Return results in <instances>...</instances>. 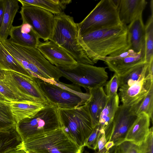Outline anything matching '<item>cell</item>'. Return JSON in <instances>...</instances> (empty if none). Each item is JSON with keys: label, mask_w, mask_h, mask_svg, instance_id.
Wrapping results in <instances>:
<instances>
[{"label": "cell", "mask_w": 153, "mask_h": 153, "mask_svg": "<svg viewBox=\"0 0 153 153\" xmlns=\"http://www.w3.org/2000/svg\"><path fill=\"white\" fill-rule=\"evenodd\" d=\"M148 65L146 63L139 66L119 77V87H128L137 82L146 70Z\"/></svg>", "instance_id": "obj_28"}, {"label": "cell", "mask_w": 153, "mask_h": 153, "mask_svg": "<svg viewBox=\"0 0 153 153\" xmlns=\"http://www.w3.org/2000/svg\"><path fill=\"white\" fill-rule=\"evenodd\" d=\"M110 153H122L118 146H115L111 149Z\"/></svg>", "instance_id": "obj_39"}, {"label": "cell", "mask_w": 153, "mask_h": 153, "mask_svg": "<svg viewBox=\"0 0 153 153\" xmlns=\"http://www.w3.org/2000/svg\"><path fill=\"white\" fill-rule=\"evenodd\" d=\"M150 120L146 114H140L128 131L124 140L130 141L137 145L144 141L149 132Z\"/></svg>", "instance_id": "obj_21"}, {"label": "cell", "mask_w": 153, "mask_h": 153, "mask_svg": "<svg viewBox=\"0 0 153 153\" xmlns=\"http://www.w3.org/2000/svg\"><path fill=\"white\" fill-rule=\"evenodd\" d=\"M79 42L94 63L102 58L117 56L129 49L127 25L123 24L82 35L80 32Z\"/></svg>", "instance_id": "obj_1"}, {"label": "cell", "mask_w": 153, "mask_h": 153, "mask_svg": "<svg viewBox=\"0 0 153 153\" xmlns=\"http://www.w3.org/2000/svg\"><path fill=\"white\" fill-rule=\"evenodd\" d=\"M1 42L8 53L33 77L48 82L59 81L62 77L59 68L51 64L36 48L19 45L8 39Z\"/></svg>", "instance_id": "obj_2"}, {"label": "cell", "mask_w": 153, "mask_h": 153, "mask_svg": "<svg viewBox=\"0 0 153 153\" xmlns=\"http://www.w3.org/2000/svg\"><path fill=\"white\" fill-rule=\"evenodd\" d=\"M61 128L79 146L84 148L93 129L88 105L69 109L58 108Z\"/></svg>", "instance_id": "obj_4"}, {"label": "cell", "mask_w": 153, "mask_h": 153, "mask_svg": "<svg viewBox=\"0 0 153 153\" xmlns=\"http://www.w3.org/2000/svg\"><path fill=\"white\" fill-rule=\"evenodd\" d=\"M127 29L129 49L136 53L145 51V25L142 15L127 26Z\"/></svg>", "instance_id": "obj_18"}, {"label": "cell", "mask_w": 153, "mask_h": 153, "mask_svg": "<svg viewBox=\"0 0 153 153\" xmlns=\"http://www.w3.org/2000/svg\"><path fill=\"white\" fill-rule=\"evenodd\" d=\"M4 101L9 106L16 123L33 116L46 105L40 102L26 100Z\"/></svg>", "instance_id": "obj_17"}, {"label": "cell", "mask_w": 153, "mask_h": 153, "mask_svg": "<svg viewBox=\"0 0 153 153\" xmlns=\"http://www.w3.org/2000/svg\"><path fill=\"white\" fill-rule=\"evenodd\" d=\"M88 90L90 96L86 103L88 105L94 128L98 124L101 113L109 99L103 87L92 88Z\"/></svg>", "instance_id": "obj_19"}, {"label": "cell", "mask_w": 153, "mask_h": 153, "mask_svg": "<svg viewBox=\"0 0 153 153\" xmlns=\"http://www.w3.org/2000/svg\"><path fill=\"white\" fill-rule=\"evenodd\" d=\"M26 151L36 153H82L84 148L79 146L61 128L34 136L22 141Z\"/></svg>", "instance_id": "obj_5"}, {"label": "cell", "mask_w": 153, "mask_h": 153, "mask_svg": "<svg viewBox=\"0 0 153 153\" xmlns=\"http://www.w3.org/2000/svg\"><path fill=\"white\" fill-rule=\"evenodd\" d=\"M21 100H26L51 105L39 89L34 78L11 71H4L2 79Z\"/></svg>", "instance_id": "obj_9"}, {"label": "cell", "mask_w": 153, "mask_h": 153, "mask_svg": "<svg viewBox=\"0 0 153 153\" xmlns=\"http://www.w3.org/2000/svg\"><path fill=\"white\" fill-rule=\"evenodd\" d=\"M62 76L74 84L86 89L103 87L108 78L106 68L93 65L78 63L74 68L64 70L59 68Z\"/></svg>", "instance_id": "obj_8"}, {"label": "cell", "mask_w": 153, "mask_h": 153, "mask_svg": "<svg viewBox=\"0 0 153 153\" xmlns=\"http://www.w3.org/2000/svg\"><path fill=\"white\" fill-rule=\"evenodd\" d=\"M18 0H4L5 11L1 25L0 27V41L8 39L13 27L14 18L19 8Z\"/></svg>", "instance_id": "obj_22"}, {"label": "cell", "mask_w": 153, "mask_h": 153, "mask_svg": "<svg viewBox=\"0 0 153 153\" xmlns=\"http://www.w3.org/2000/svg\"><path fill=\"white\" fill-rule=\"evenodd\" d=\"M0 69L15 71L33 77L7 51L0 41Z\"/></svg>", "instance_id": "obj_26"}, {"label": "cell", "mask_w": 153, "mask_h": 153, "mask_svg": "<svg viewBox=\"0 0 153 153\" xmlns=\"http://www.w3.org/2000/svg\"><path fill=\"white\" fill-rule=\"evenodd\" d=\"M9 36V40L23 46L36 48L40 42L32 26L23 22L20 25L13 26Z\"/></svg>", "instance_id": "obj_16"}, {"label": "cell", "mask_w": 153, "mask_h": 153, "mask_svg": "<svg viewBox=\"0 0 153 153\" xmlns=\"http://www.w3.org/2000/svg\"><path fill=\"white\" fill-rule=\"evenodd\" d=\"M105 94L109 99L117 95L119 87V76L116 74L111 79L107 82L105 85Z\"/></svg>", "instance_id": "obj_32"}, {"label": "cell", "mask_w": 153, "mask_h": 153, "mask_svg": "<svg viewBox=\"0 0 153 153\" xmlns=\"http://www.w3.org/2000/svg\"><path fill=\"white\" fill-rule=\"evenodd\" d=\"M117 146L122 153H139L138 146L130 141L124 140Z\"/></svg>", "instance_id": "obj_35"}, {"label": "cell", "mask_w": 153, "mask_h": 153, "mask_svg": "<svg viewBox=\"0 0 153 153\" xmlns=\"http://www.w3.org/2000/svg\"><path fill=\"white\" fill-rule=\"evenodd\" d=\"M80 31L78 23L73 18L63 12L55 15L54 25L49 40L58 45L66 51L78 63L93 65L79 42Z\"/></svg>", "instance_id": "obj_3"}, {"label": "cell", "mask_w": 153, "mask_h": 153, "mask_svg": "<svg viewBox=\"0 0 153 153\" xmlns=\"http://www.w3.org/2000/svg\"><path fill=\"white\" fill-rule=\"evenodd\" d=\"M130 109V106L123 104L119 106L107 142L113 141L114 146H117L124 140L128 131L138 116L133 114Z\"/></svg>", "instance_id": "obj_14"}, {"label": "cell", "mask_w": 153, "mask_h": 153, "mask_svg": "<svg viewBox=\"0 0 153 153\" xmlns=\"http://www.w3.org/2000/svg\"><path fill=\"white\" fill-rule=\"evenodd\" d=\"M34 79L51 105L59 108L69 109L77 107L86 102L79 96L67 90L39 78Z\"/></svg>", "instance_id": "obj_11"}, {"label": "cell", "mask_w": 153, "mask_h": 153, "mask_svg": "<svg viewBox=\"0 0 153 153\" xmlns=\"http://www.w3.org/2000/svg\"><path fill=\"white\" fill-rule=\"evenodd\" d=\"M119 97L117 94L109 99L100 116L98 124L102 129L106 131L112 123L119 106Z\"/></svg>", "instance_id": "obj_25"}, {"label": "cell", "mask_w": 153, "mask_h": 153, "mask_svg": "<svg viewBox=\"0 0 153 153\" xmlns=\"http://www.w3.org/2000/svg\"><path fill=\"white\" fill-rule=\"evenodd\" d=\"M22 5H28L38 7L55 15L62 12L67 5L71 3V0H18Z\"/></svg>", "instance_id": "obj_24"}, {"label": "cell", "mask_w": 153, "mask_h": 153, "mask_svg": "<svg viewBox=\"0 0 153 153\" xmlns=\"http://www.w3.org/2000/svg\"><path fill=\"white\" fill-rule=\"evenodd\" d=\"M22 142L15 126L0 130V153H6L22 147Z\"/></svg>", "instance_id": "obj_23"}, {"label": "cell", "mask_w": 153, "mask_h": 153, "mask_svg": "<svg viewBox=\"0 0 153 153\" xmlns=\"http://www.w3.org/2000/svg\"><path fill=\"white\" fill-rule=\"evenodd\" d=\"M19 13L22 22L30 25L39 39L49 40L52 33L54 16L51 12L38 7L22 5Z\"/></svg>", "instance_id": "obj_10"}, {"label": "cell", "mask_w": 153, "mask_h": 153, "mask_svg": "<svg viewBox=\"0 0 153 153\" xmlns=\"http://www.w3.org/2000/svg\"><path fill=\"white\" fill-rule=\"evenodd\" d=\"M4 0H0V27H1L5 11Z\"/></svg>", "instance_id": "obj_37"}, {"label": "cell", "mask_w": 153, "mask_h": 153, "mask_svg": "<svg viewBox=\"0 0 153 153\" xmlns=\"http://www.w3.org/2000/svg\"><path fill=\"white\" fill-rule=\"evenodd\" d=\"M107 142L106 140L105 132L99 140L98 143V151H100L105 148V146Z\"/></svg>", "instance_id": "obj_36"}, {"label": "cell", "mask_w": 153, "mask_h": 153, "mask_svg": "<svg viewBox=\"0 0 153 153\" xmlns=\"http://www.w3.org/2000/svg\"><path fill=\"white\" fill-rule=\"evenodd\" d=\"M114 146L113 141H108L105 146V148L106 150H108Z\"/></svg>", "instance_id": "obj_40"}, {"label": "cell", "mask_w": 153, "mask_h": 153, "mask_svg": "<svg viewBox=\"0 0 153 153\" xmlns=\"http://www.w3.org/2000/svg\"><path fill=\"white\" fill-rule=\"evenodd\" d=\"M122 23L118 8L112 0H102L80 23H78L80 34L90 31L113 27Z\"/></svg>", "instance_id": "obj_7"}, {"label": "cell", "mask_w": 153, "mask_h": 153, "mask_svg": "<svg viewBox=\"0 0 153 153\" xmlns=\"http://www.w3.org/2000/svg\"><path fill=\"white\" fill-rule=\"evenodd\" d=\"M130 110L134 114L138 116L142 113L147 114L153 121V88L147 95L137 103L130 106Z\"/></svg>", "instance_id": "obj_27"}, {"label": "cell", "mask_w": 153, "mask_h": 153, "mask_svg": "<svg viewBox=\"0 0 153 153\" xmlns=\"http://www.w3.org/2000/svg\"><path fill=\"white\" fill-rule=\"evenodd\" d=\"M139 153H153V128H149V133L145 140L138 145Z\"/></svg>", "instance_id": "obj_34"}, {"label": "cell", "mask_w": 153, "mask_h": 153, "mask_svg": "<svg viewBox=\"0 0 153 153\" xmlns=\"http://www.w3.org/2000/svg\"><path fill=\"white\" fill-rule=\"evenodd\" d=\"M145 25V59L149 63L153 60V11Z\"/></svg>", "instance_id": "obj_29"}, {"label": "cell", "mask_w": 153, "mask_h": 153, "mask_svg": "<svg viewBox=\"0 0 153 153\" xmlns=\"http://www.w3.org/2000/svg\"><path fill=\"white\" fill-rule=\"evenodd\" d=\"M15 127L22 141L61 128L58 107L46 105L33 116L17 123Z\"/></svg>", "instance_id": "obj_6"}, {"label": "cell", "mask_w": 153, "mask_h": 153, "mask_svg": "<svg viewBox=\"0 0 153 153\" xmlns=\"http://www.w3.org/2000/svg\"><path fill=\"white\" fill-rule=\"evenodd\" d=\"M147 3L145 0H120L118 9L121 22L127 25L142 15Z\"/></svg>", "instance_id": "obj_20"}, {"label": "cell", "mask_w": 153, "mask_h": 153, "mask_svg": "<svg viewBox=\"0 0 153 153\" xmlns=\"http://www.w3.org/2000/svg\"><path fill=\"white\" fill-rule=\"evenodd\" d=\"M100 60L104 61L109 70L114 72L119 77L139 66L147 63L145 59V51L141 50L136 53L131 49L118 56H106Z\"/></svg>", "instance_id": "obj_12"}, {"label": "cell", "mask_w": 153, "mask_h": 153, "mask_svg": "<svg viewBox=\"0 0 153 153\" xmlns=\"http://www.w3.org/2000/svg\"><path fill=\"white\" fill-rule=\"evenodd\" d=\"M36 48L51 64L64 70L71 69L77 62L64 49L54 42H40Z\"/></svg>", "instance_id": "obj_15"}, {"label": "cell", "mask_w": 153, "mask_h": 153, "mask_svg": "<svg viewBox=\"0 0 153 153\" xmlns=\"http://www.w3.org/2000/svg\"><path fill=\"white\" fill-rule=\"evenodd\" d=\"M6 153H27V152L22 147L11 150Z\"/></svg>", "instance_id": "obj_38"}, {"label": "cell", "mask_w": 153, "mask_h": 153, "mask_svg": "<svg viewBox=\"0 0 153 153\" xmlns=\"http://www.w3.org/2000/svg\"><path fill=\"white\" fill-rule=\"evenodd\" d=\"M153 88V76L151 75L148 66L140 79L130 86L120 88L119 96L122 104L127 106L134 105L143 99Z\"/></svg>", "instance_id": "obj_13"}, {"label": "cell", "mask_w": 153, "mask_h": 153, "mask_svg": "<svg viewBox=\"0 0 153 153\" xmlns=\"http://www.w3.org/2000/svg\"><path fill=\"white\" fill-rule=\"evenodd\" d=\"M104 131L97 124L93 128L91 134L89 137L85 146L96 150L98 147V143Z\"/></svg>", "instance_id": "obj_31"}, {"label": "cell", "mask_w": 153, "mask_h": 153, "mask_svg": "<svg viewBox=\"0 0 153 153\" xmlns=\"http://www.w3.org/2000/svg\"><path fill=\"white\" fill-rule=\"evenodd\" d=\"M27 152V153H36L35 152L31 151H26Z\"/></svg>", "instance_id": "obj_43"}, {"label": "cell", "mask_w": 153, "mask_h": 153, "mask_svg": "<svg viewBox=\"0 0 153 153\" xmlns=\"http://www.w3.org/2000/svg\"><path fill=\"white\" fill-rule=\"evenodd\" d=\"M111 149H110V150H106L105 148L102 150L100 151H98L96 153H110L111 152Z\"/></svg>", "instance_id": "obj_41"}, {"label": "cell", "mask_w": 153, "mask_h": 153, "mask_svg": "<svg viewBox=\"0 0 153 153\" xmlns=\"http://www.w3.org/2000/svg\"><path fill=\"white\" fill-rule=\"evenodd\" d=\"M4 71L0 69V80L4 78Z\"/></svg>", "instance_id": "obj_42"}, {"label": "cell", "mask_w": 153, "mask_h": 153, "mask_svg": "<svg viewBox=\"0 0 153 153\" xmlns=\"http://www.w3.org/2000/svg\"><path fill=\"white\" fill-rule=\"evenodd\" d=\"M16 123L8 105L0 100V130L10 128L16 126Z\"/></svg>", "instance_id": "obj_30"}, {"label": "cell", "mask_w": 153, "mask_h": 153, "mask_svg": "<svg viewBox=\"0 0 153 153\" xmlns=\"http://www.w3.org/2000/svg\"><path fill=\"white\" fill-rule=\"evenodd\" d=\"M0 100L9 102L21 100L2 79L0 80Z\"/></svg>", "instance_id": "obj_33"}]
</instances>
